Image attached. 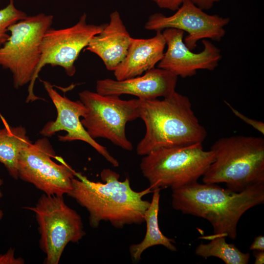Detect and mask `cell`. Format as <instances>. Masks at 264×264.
<instances>
[{
	"label": "cell",
	"mask_w": 264,
	"mask_h": 264,
	"mask_svg": "<svg viewBox=\"0 0 264 264\" xmlns=\"http://www.w3.org/2000/svg\"><path fill=\"white\" fill-rule=\"evenodd\" d=\"M67 195L74 199L89 214V223L97 228L102 221H109L116 228L144 222V213L150 202L143 197L153 192L150 187L140 192L132 189L130 179L120 181V175L110 169H103V182H95L75 173Z\"/></svg>",
	"instance_id": "6da1fadb"
},
{
	"label": "cell",
	"mask_w": 264,
	"mask_h": 264,
	"mask_svg": "<svg viewBox=\"0 0 264 264\" xmlns=\"http://www.w3.org/2000/svg\"><path fill=\"white\" fill-rule=\"evenodd\" d=\"M172 190L174 209L202 218L211 224L214 234L202 237L204 239L228 237L235 240L241 217L249 209L264 202V183L240 192L224 189L217 184L198 181Z\"/></svg>",
	"instance_id": "7a4b0ae2"
},
{
	"label": "cell",
	"mask_w": 264,
	"mask_h": 264,
	"mask_svg": "<svg viewBox=\"0 0 264 264\" xmlns=\"http://www.w3.org/2000/svg\"><path fill=\"white\" fill-rule=\"evenodd\" d=\"M139 100V118L146 132L136 147L144 156L164 147L202 142L207 133L195 115L189 98L176 91L163 99Z\"/></svg>",
	"instance_id": "3957f363"
},
{
	"label": "cell",
	"mask_w": 264,
	"mask_h": 264,
	"mask_svg": "<svg viewBox=\"0 0 264 264\" xmlns=\"http://www.w3.org/2000/svg\"><path fill=\"white\" fill-rule=\"evenodd\" d=\"M214 160L202 176L205 183H224L240 192L264 183V139L234 135L221 138L212 146Z\"/></svg>",
	"instance_id": "277c9868"
},
{
	"label": "cell",
	"mask_w": 264,
	"mask_h": 264,
	"mask_svg": "<svg viewBox=\"0 0 264 264\" xmlns=\"http://www.w3.org/2000/svg\"><path fill=\"white\" fill-rule=\"evenodd\" d=\"M214 153L205 151L202 143L164 147L144 155L140 169L153 192L176 189L198 181L214 160Z\"/></svg>",
	"instance_id": "5b68a950"
},
{
	"label": "cell",
	"mask_w": 264,
	"mask_h": 264,
	"mask_svg": "<svg viewBox=\"0 0 264 264\" xmlns=\"http://www.w3.org/2000/svg\"><path fill=\"white\" fill-rule=\"evenodd\" d=\"M53 17L40 13L27 16L8 28L10 36L0 47V65L12 74L16 88L29 83L26 102L40 98L34 93V79L41 56V44Z\"/></svg>",
	"instance_id": "8992f818"
},
{
	"label": "cell",
	"mask_w": 264,
	"mask_h": 264,
	"mask_svg": "<svg viewBox=\"0 0 264 264\" xmlns=\"http://www.w3.org/2000/svg\"><path fill=\"white\" fill-rule=\"evenodd\" d=\"M40 235V247L45 264H58L69 242L77 243L86 232L81 216L65 203L63 196L43 194L33 207Z\"/></svg>",
	"instance_id": "52a82bcc"
},
{
	"label": "cell",
	"mask_w": 264,
	"mask_h": 264,
	"mask_svg": "<svg viewBox=\"0 0 264 264\" xmlns=\"http://www.w3.org/2000/svg\"><path fill=\"white\" fill-rule=\"evenodd\" d=\"M87 111L81 122L93 139L104 138L126 151L133 149L126 134L128 122L139 118V100H122L119 96L102 95L88 90L79 93Z\"/></svg>",
	"instance_id": "ba28073f"
},
{
	"label": "cell",
	"mask_w": 264,
	"mask_h": 264,
	"mask_svg": "<svg viewBox=\"0 0 264 264\" xmlns=\"http://www.w3.org/2000/svg\"><path fill=\"white\" fill-rule=\"evenodd\" d=\"M55 152L45 137L37 140L21 152L18 163L19 178L33 184L47 195L64 196L71 189L76 172Z\"/></svg>",
	"instance_id": "9c48e42d"
},
{
	"label": "cell",
	"mask_w": 264,
	"mask_h": 264,
	"mask_svg": "<svg viewBox=\"0 0 264 264\" xmlns=\"http://www.w3.org/2000/svg\"><path fill=\"white\" fill-rule=\"evenodd\" d=\"M107 24H88L87 15L84 13L71 27L59 29L49 28L42 40L41 59L35 73L34 83L40 71L46 65L61 66L68 76H73L76 72L75 62L81 51Z\"/></svg>",
	"instance_id": "30bf717a"
},
{
	"label": "cell",
	"mask_w": 264,
	"mask_h": 264,
	"mask_svg": "<svg viewBox=\"0 0 264 264\" xmlns=\"http://www.w3.org/2000/svg\"><path fill=\"white\" fill-rule=\"evenodd\" d=\"M176 12L167 17L161 13L151 15L144 25L148 30L162 31L175 28L186 32L183 40L191 50L197 46L200 40L209 39L220 41L225 34V27L230 19L217 15H209L190 0H185Z\"/></svg>",
	"instance_id": "8fae6325"
},
{
	"label": "cell",
	"mask_w": 264,
	"mask_h": 264,
	"mask_svg": "<svg viewBox=\"0 0 264 264\" xmlns=\"http://www.w3.org/2000/svg\"><path fill=\"white\" fill-rule=\"evenodd\" d=\"M44 88L57 110L54 121L48 122L40 131V133L49 137L60 131L66 134L59 135V140L63 142L79 140L85 142L93 148L112 166H119L118 161L110 154L106 147L100 144L88 133L82 125L80 117H84L87 110L81 101H72L60 95L48 81H42Z\"/></svg>",
	"instance_id": "7c38bea8"
},
{
	"label": "cell",
	"mask_w": 264,
	"mask_h": 264,
	"mask_svg": "<svg viewBox=\"0 0 264 264\" xmlns=\"http://www.w3.org/2000/svg\"><path fill=\"white\" fill-rule=\"evenodd\" d=\"M162 34L167 49L157 67L182 78L192 76L198 70H214L221 58L220 49L208 40H202L203 49L192 51L183 41L184 31L175 28L163 30Z\"/></svg>",
	"instance_id": "4fadbf2b"
},
{
	"label": "cell",
	"mask_w": 264,
	"mask_h": 264,
	"mask_svg": "<svg viewBox=\"0 0 264 264\" xmlns=\"http://www.w3.org/2000/svg\"><path fill=\"white\" fill-rule=\"evenodd\" d=\"M177 76L166 70L154 68L142 76L122 80H98L96 92L102 95L130 94L142 100L167 97L176 91Z\"/></svg>",
	"instance_id": "5bb4252c"
},
{
	"label": "cell",
	"mask_w": 264,
	"mask_h": 264,
	"mask_svg": "<svg viewBox=\"0 0 264 264\" xmlns=\"http://www.w3.org/2000/svg\"><path fill=\"white\" fill-rule=\"evenodd\" d=\"M110 18V22L91 38L85 49L98 56L107 69L113 71L125 58L132 37L118 11L112 12Z\"/></svg>",
	"instance_id": "9a60e30c"
},
{
	"label": "cell",
	"mask_w": 264,
	"mask_h": 264,
	"mask_svg": "<svg viewBox=\"0 0 264 264\" xmlns=\"http://www.w3.org/2000/svg\"><path fill=\"white\" fill-rule=\"evenodd\" d=\"M166 45L161 31L148 39L132 38L125 58L113 71L116 79L138 76L154 68L162 59Z\"/></svg>",
	"instance_id": "2e32d148"
},
{
	"label": "cell",
	"mask_w": 264,
	"mask_h": 264,
	"mask_svg": "<svg viewBox=\"0 0 264 264\" xmlns=\"http://www.w3.org/2000/svg\"><path fill=\"white\" fill-rule=\"evenodd\" d=\"M160 191V189L153 191L152 201L145 212L144 219L146 224V232L144 239L139 243L132 244L129 247L131 257L133 262H139L143 252L153 246L162 245L170 251H176L173 244L175 241L166 237L161 232L158 225Z\"/></svg>",
	"instance_id": "e0dca14e"
},
{
	"label": "cell",
	"mask_w": 264,
	"mask_h": 264,
	"mask_svg": "<svg viewBox=\"0 0 264 264\" xmlns=\"http://www.w3.org/2000/svg\"><path fill=\"white\" fill-rule=\"evenodd\" d=\"M0 116L4 124V127L0 129V162L12 177L18 179L20 154L32 142L27 135L25 128L22 126L11 127Z\"/></svg>",
	"instance_id": "ac0fdd59"
},
{
	"label": "cell",
	"mask_w": 264,
	"mask_h": 264,
	"mask_svg": "<svg viewBox=\"0 0 264 264\" xmlns=\"http://www.w3.org/2000/svg\"><path fill=\"white\" fill-rule=\"evenodd\" d=\"M225 238L215 237L210 239L211 241L207 244H199L196 249V254L204 259L217 257L226 264H248L250 254L243 253L234 244L228 243Z\"/></svg>",
	"instance_id": "d6986e66"
},
{
	"label": "cell",
	"mask_w": 264,
	"mask_h": 264,
	"mask_svg": "<svg viewBox=\"0 0 264 264\" xmlns=\"http://www.w3.org/2000/svg\"><path fill=\"white\" fill-rule=\"evenodd\" d=\"M27 16L25 12L15 7L13 0H10L5 7L0 9V47L9 38L8 28Z\"/></svg>",
	"instance_id": "ffe728a7"
},
{
	"label": "cell",
	"mask_w": 264,
	"mask_h": 264,
	"mask_svg": "<svg viewBox=\"0 0 264 264\" xmlns=\"http://www.w3.org/2000/svg\"><path fill=\"white\" fill-rule=\"evenodd\" d=\"M224 102L235 115H236L238 117L242 120L245 123L252 126L254 129H256L257 131H258L259 132H261L264 135V123L262 121L256 120L247 117V116H245L244 115L239 112L238 110L234 109L227 101H224Z\"/></svg>",
	"instance_id": "44dd1931"
},
{
	"label": "cell",
	"mask_w": 264,
	"mask_h": 264,
	"mask_svg": "<svg viewBox=\"0 0 264 264\" xmlns=\"http://www.w3.org/2000/svg\"><path fill=\"white\" fill-rule=\"evenodd\" d=\"M24 260L15 256V250L10 248L5 253L0 254V264H23Z\"/></svg>",
	"instance_id": "7402d4cb"
},
{
	"label": "cell",
	"mask_w": 264,
	"mask_h": 264,
	"mask_svg": "<svg viewBox=\"0 0 264 264\" xmlns=\"http://www.w3.org/2000/svg\"><path fill=\"white\" fill-rule=\"evenodd\" d=\"M159 7L172 11L177 10L185 0H151Z\"/></svg>",
	"instance_id": "603a6c76"
},
{
	"label": "cell",
	"mask_w": 264,
	"mask_h": 264,
	"mask_svg": "<svg viewBox=\"0 0 264 264\" xmlns=\"http://www.w3.org/2000/svg\"><path fill=\"white\" fill-rule=\"evenodd\" d=\"M196 6L202 10H208L213 6L214 3L220 0H190Z\"/></svg>",
	"instance_id": "cb8c5ba5"
},
{
	"label": "cell",
	"mask_w": 264,
	"mask_h": 264,
	"mask_svg": "<svg viewBox=\"0 0 264 264\" xmlns=\"http://www.w3.org/2000/svg\"><path fill=\"white\" fill-rule=\"evenodd\" d=\"M251 250L264 251V237L260 235L254 238L253 243L249 247Z\"/></svg>",
	"instance_id": "d4e9b609"
},
{
	"label": "cell",
	"mask_w": 264,
	"mask_h": 264,
	"mask_svg": "<svg viewBox=\"0 0 264 264\" xmlns=\"http://www.w3.org/2000/svg\"><path fill=\"white\" fill-rule=\"evenodd\" d=\"M253 253L255 258V264H263L264 263V251L254 250Z\"/></svg>",
	"instance_id": "484cf974"
},
{
	"label": "cell",
	"mask_w": 264,
	"mask_h": 264,
	"mask_svg": "<svg viewBox=\"0 0 264 264\" xmlns=\"http://www.w3.org/2000/svg\"><path fill=\"white\" fill-rule=\"evenodd\" d=\"M3 183V181L2 179L0 178V198L3 196V193L1 191V186Z\"/></svg>",
	"instance_id": "4316f807"
},
{
	"label": "cell",
	"mask_w": 264,
	"mask_h": 264,
	"mask_svg": "<svg viewBox=\"0 0 264 264\" xmlns=\"http://www.w3.org/2000/svg\"><path fill=\"white\" fill-rule=\"evenodd\" d=\"M3 216V211L0 209V220L2 219Z\"/></svg>",
	"instance_id": "83f0119b"
}]
</instances>
